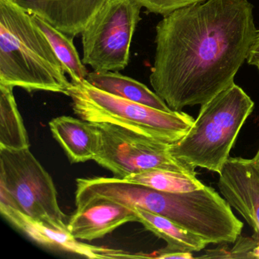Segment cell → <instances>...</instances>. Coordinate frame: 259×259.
I'll list each match as a JSON object with an SVG mask.
<instances>
[{
    "label": "cell",
    "instance_id": "1",
    "mask_svg": "<svg viewBox=\"0 0 259 259\" xmlns=\"http://www.w3.org/2000/svg\"><path fill=\"white\" fill-rule=\"evenodd\" d=\"M257 31L248 0H205L163 16L156 26L154 92L174 111L206 104L234 83Z\"/></svg>",
    "mask_w": 259,
    "mask_h": 259
},
{
    "label": "cell",
    "instance_id": "2",
    "mask_svg": "<svg viewBox=\"0 0 259 259\" xmlns=\"http://www.w3.org/2000/svg\"><path fill=\"white\" fill-rule=\"evenodd\" d=\"M31 13L0 0V84L67 95L71 82Z\"/></svg>",
    "mask_w": 259,
    "mask_h": 259
},
{
    "label": "cell",
    "instance_id": "3",
    "mask_svg": "<svg viewBox=\"0 0 259 259\" xmlns=\"http://www.w3.org/2000/svg\"><path fill=\"white\" fill-rule=\"evenodd\" d=\"M254 106L242 88L233 83L201 106L190 130L169 145V153L194 168L221 174Z\"/></svg>",
    "mask_w": 259,
    "mask_h": 259
},
{
    "label": "cell",
    "instance_id": "4",
    "mask_svg": "<svg viewBox=\"0 0 259 259\" xmlns=\"http://www.w3.org/2000/svg\"><path fill=\"white\" fill-rule=\"evenodd\" d=\"M67 96L75 114L84 120L117 125L168 145L180 140L195 121L182 111H163L110 95L86 80L71 81Z\"/></svg>",
    "mask_w": 259,
    "mask_h": 259
},
{
    "label": "cell",
    "instance_id": "5",
    "mask_svg": "<svg viewBox=\"0 0 259 259\" xmlns=\"http://www.w3.org/2000/svg\"><path fill=\"white\" fill-rule=\"evenodd\" d=\"M0 204L51 228L69 232L52 177L30 148H0Z\"/></svg>",
    "mask_w": 259,
    "mask_h": 259
},
{
    "label": "cell",
    "instance_id": "6",
    "mask_svg": "<svg viewBox=\"0 0 259 259\" xmlns=\"http://www.w3.org/2000/svg\"><path fill=\"white\" fill-rule=\"evenodd\" d=\"M142 8L136 0H107L81 32L83 63L98 72L124 70Z\"/></svg>",
    "mask_w": 259,
    "mask_h": 259
},
{
    "label": "cell",
    "instance_id": "7",
    "mask_svg": "<svg viewBox=\"0 0 259 259\" xmlns=\"http://www.w3.org/2000/svg\"><path fill=\"white\" fill-rule=\"evenodd\" d=\"M101 146L95 160L118 179L151 169L196 176L195 168L171 155L170 145L109 123H96Z\"/></svg>",
    "mask_w": 259,
    "mask_h": 259
},
{
    "label": "cell",
    "instance_id": "8",
    "mask_svg": "<svg viewBox=\"0 0 259 259\" xmlns=\"http://www.w3.org/2000/svg\"><path fill=\"white\" fill-rule=\"evenodd\" d=\"M220 192L259 237V166L253 159L230 157L219 174Z\"/></svg>",
    "mask_w": 259,
    "mask_h": 259
},
{
    "label": "cell",
    "instance_id": "9",
    "mask_svg": "<svg viewBox=\"0 0 259 259\" xmlns=\"http://www.w3.org/2000/svg\"><path fill=\"white\" fill-rule=\"evenodd\" d=\"M0 212L16 228L32 240L48 248L64 250L89 258H145L146 254H132L120 249L96 246L79 241L69 232L51 228L19 210L0 204Z\"/></svg>",
    "mask_w": 259,
    "mask_h": 259
},
{
    "label": "cell",
    "instance_id": "10",
    "mask_svg": "<svg viewBox=\"0 0 259 259\" xmlns=\"http://www.w3.org/2000/svg\"><path fill=\"white\" fill-rule=\"evenodd\" d=\"M130 222H139L133 206L112 200L94 199L76 206L68 229L76 239L92 241Z\"/></svg>",
    "mask_w": 259,
    "mask_h": 259
},
{
    "label": "cell",
    "instance_id": "11",
    "mask_svg": "<svg viewBox=\"0 0 259 259\" xmlns=\"http://www.w3.org/2000/svg\"><path fill=\"white\" fill-rule=\"evenodd\" d=\"M64 34H81L107 0H13Z\"/></svg>",
    "mask_w": 259,
    "mask_h": 259
},
{
    "label": "cell",
    "instance_id": "12",
    "mask_svg": "<svg viewBox=\"0 0 259 259\" xmlns=\"http://www.w3.org/2000/svg\"><path fill=\"white\" fill-rule=\"evenodd\" d=\"M49 125L72 163L95 160L101 146V134L96 123L63 116L53 119Z\"/></svg>",
    "mask_w": 259,
    "mask_h": 259
},
{
    "label": "cell",
    "instance_id": "13",
    "mask_svg": "<svg viewBox=\"0 0 259 259\" xmlns=\"http://www.w3.org/2000/svg\"><path fill=\"white\" fill-rule=\"evenodd\" d=\"M86 81L94 87L110 95L130 100L163 111H172L167 104L145 84L119 72H89Z\"/></svg>",
    "mask_w": 259,
    "mask_h": 259
},
{
    "label": "cell",
    "instance_id": "14",
    "mask_svg": "<svg viewBox=\"0 0 259 259\" xmlns=\"http://www.w3.org/2000/svg\"><path fill=\"white\" fill-rule=\"evenodd\" d=\"M133 207L139 218V223H141L147 230L163 239L167 244L166 248L198 252L204 249L208 245L202 238L191 233L165 217L139 207Z\"/></svg>",
    "mask_w": 259,
    "mask_h": 259
},
{
    "label": "cell",
    "instance_id": "15",
    "mask_svg": "<svg viewBox=\"0 0 259 259\" xmlns=\"http://www.w3.org/2000/svg\"><path fill=\"white\" fill-rule=\"evenodd\" d=\"M13 89L0 84V148H30L28 133L15 99Z\"/></svg>",
    "mask_w": 259,
    "mask_h": 259
},
{
    "label": "cell",
    "instance_id": "16",
    "mask_svg": "<svg viewBox=\"0 0 259 259\" xmlns=\"http://www.w3.org/2000/svg\"><path fill=\"white\" fill-rule=\"evenodd\" d=\"M31 16L49 40L72 82L78 83L86 80L89 72L77 52L73 43L74 37L59 31L41 18L35 15L31 14Z\"/></svg>",
    "mask_w": 259,
    "mask_h": 259
},
{
    "label": "cell",
    "instance_id": "17",
    "mask_svg": "<svg viewBox=\"0 0 259 259\" xmlns=\"http://www.w3.org/2000/svg\"><path fill=\"white\" fill-rule=\"evenodd\" d=\"M123 180L156 190L172 193L190 192L205 186L196 176L163 169H148L131 174Z\"/></svg>",
    "mask_w": 259,
    "mask_h": 259
},
{
    "label": "cell",
    "instance_id": "18",
    "mask_svg": "<svg viewBox=\"0 0 259 259\" xmlns=\"http://www.w3.org/2000/svg\"><path fill=\"white\" fill-rule=\"evenodd\" d=\"M231 248L227 244L213 249L206 250L205 254L199 256L201 258H259V237H243L239 236L232 242Z\"/></svg>",
    "mask_w": 259,
    "mask_h": 259
},
{
    "label": "cell",
    "instance_id": "19",
    "mask_svg": "<svg viewBox=\"0 0 259 259\" xmlns=\"http://www.w3.org/2000/svg\"><path fill=\"white\" fill-rule=\"evenodd\" d=\"M147 11L153 14L166 16L180 9L186 8L205 0H136Z\"/></svg>",
    "mask_w": 259,
    "mask_h": 259
},
{
    "label": "cell",
    "instance_id": "20",
    "mask_svg": "<svg viewBox=\"0 0 259 259\" xmlns=\"http://www.w3.org/2000/svg\"><path fill=\"white\" fill-rule=\"evenodd\" d=\"M157 258H194L193 252L190 251H181V250L171 249V248H165L157 251Z\"/></svg>",
    "mask_w": 259,
    "mask_h": 259
},
{
    "label": "cell",
    "instance_id": "21",
    "mask_svg": "<svg viewBox=\"0 0 259 259\" xmlns=\"http://www.w3.org/2000/svg\"><path fill=\"white\" fill-rule=\"evenodd\" d=\"M259 58V28L257 29V34H256L255 39L253 42L252 46L250 49L249 54H248V59H247V63L250 65V63L253 60Z\"/></svg>",
    "mask_w": 259,
    "mask_h": 259
},
{
    "label": "cell",
    "instance_id": "22",
    "mask_svg": "<svg viewBox=\"0 0 259 259\" xmlns=\"http://www.w3.org/2000/svg\"><path fill=\"white\" fill-rule=\"evenodd\" d=\"M253 160L255 161V163H257V165L259 166V147L258 148H257V152H256L255 155H254V157H253Z\"/></svg>",
    "mask_w": 259,
    "mask_h": 259
},
{
    "label": "cell",
    "instance_id": "23",
    "mask_svg": "<svg viewBox=\"0 0 259 259\" xmlns=\"http://www.w3.org/2000/svg\"><path fill=\"white\" fill-rule=\"evenodd\" d=\"M250 65H251V66H256V67H257V70L259 71V58L253 60V61L250 63Z\"/></svg>",
    "mask_w": 259,
    "mask_h": 259
}]
</instances>
